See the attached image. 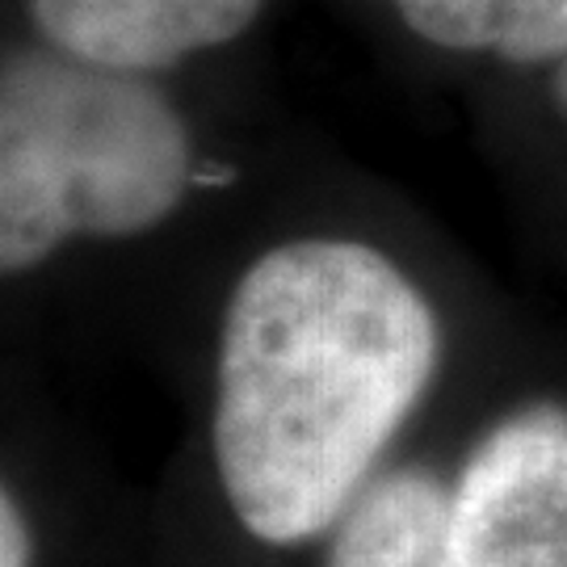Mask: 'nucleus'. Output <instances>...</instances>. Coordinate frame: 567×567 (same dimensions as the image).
I'll list each match as a JSON object with an SVG mask.
<instances>
[{
	"label": "nucleus",
	"instance_id": "nucleus-2",
	"mask_svg": "<svg viewBox=\"0 0 567 567\" xmlns=\"http://www.w3.org/2000/svg\"><path fill=\"white\" fill-rule=\"evenodd\" d=\"M194 185L182 114L135 72L21 55L0 89V265L25 274L72 240L164 224Z\"/></svg>",
	"mask_w": 567,
	"mask_h": 567
},
{
	"label": "nucleus",
	"instance_id": "nucleus-1",
	"mask_svg": "<svg viewBox=\"0 0 567 567\" xmlns=\"http://www.w3.org/2000/svg\"><path fill=\"white\" fill-rule=\"evenodd\" d=\"M437 316L362 240L311 236L244 269L224 311L210 446L236 522L269 547L337 526L425 400Z\"/></svg>",
	"mask_w": 567,
	"mask_h": 567
},
{
	"label": "nucleus",
	"instance_id": "nucleus-4",
	"mask_svg": "<svg viewBox=\"0 0 567 567\" xmlns=\"http://www.w3.org/2000/svg\"><path fill=\"white\" fill-rule=\"evenodd\" d=\"M265 0H30L47 42L114 72H156L224 47Z\"/></svg>",
	"mask_w": 567,
	"mask_h": 567
},
{
	"label": "nucleus",
	"instance_id": "nucleus-8",
	"mask_svg": "<svg viewBox=\"0 0 567 567\" xmlns=\"http://www.w3.org/2000/svg\"><path fill=\"white\" fill-rule=\"evenodd\" d=\"M555 97H559V105L567 110V68L559 72V81H555Z\"/></svg>",
	"mask_w": 567,
	"mask_h": 567
},
{
	"label": "nucleus",
	"instance_id": "nucleus-7",
	"mask_svg": "<svg viewBox=\"0 0 567 567\" xmlns=\"http://www.w3.org/2000/svg\"><path fill=\"white\" fill-rule=\"evenodd\" d=\"M0 550H4L0 567H30V526H25V513L9 492L0 505Z\"/></svg>",
	"mask_w": 567,
	"mask_h": 567
},
{
	"label": "nucleus",
	"instance_id": "nucleus-3",
	"mask_svg": "<svg viewBox=\"0 0 567 567\" xmlns=\"http://www.w3.org/2000/svg\"><path fill=\"white\" fill-rule=\"evenodd\" d=\"M433 567H567L564 408H522L484 433L450 487Z\"/></svg>",
	"mask_w": 567,
	"mask_h": 567
},
{
	"label": "nucleus",
	"instance_id": "nucleus-5",
	"mask_svg": "<svg viewBox=\"0 0 567 567\" xmlns=\"http://www.w3.org/2000/svg\"><path fill=\"white\" fill-rule=\"evenodd\" d=\"M450 487L421 466L379 475L349 501L328 567H433L446 538Z\"/></svg>",
	"mask_w": 567,
	"mask_h": 567
},
{
	"label": "nucleus",
	"instance_id": "nucleus-6",
	"mask_svg": "<svg viewBox=\"0 0 567 567\" xmlns=\"http://www.w3.org/2000/svg\"><path fill=\"white\" fill-rule=\"evenodd\" d=\"M421 39L501 55L513 63H543L567 55V0H391Z\"/></svg>",
	"mask_w": 567,
	"mask_h": 567
}]
</instances>
